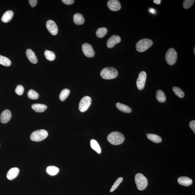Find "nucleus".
<instances>
[{"label":"nucleus","instance_id":"a211bd4d","mask_svg":"<svg viewBox=\"0 0 195 195\" xmlns=\"http://www.w3.org/2000/svg\"><path fill=\"white\" fill-rule=\"evenodd\" d=\"M73 21L77 25H81L84 23L85 18L81 14L76 13L74 15Z\"/></svg>","mask_w":195,"mask_h":195},{"label":"nucleus","instance_id":"9d476101","mask_svg":"<svg viewBox=\"0 0 195 195\" xmlns=\"http://www.w3.org/2000/svg\"><path fill=\"white\" fill-rule=\"evenodd\" d=\"M46 28L52 35H55L58 34V29L56 23L52 20H49L46 23Z\"/></svg>","mask_w":195,"mask_h":195},{"label":"nucleus","instance_id":"72a5a7b5","mask_svg":"<svg viewBox=\"0 0 195 195\" xmlns=\"http://www.w3.org/2000/svg\"><path fill=\"white\" fill-rule=\"evenodd\" d=\"M189 126L195 134V121L192 120L189 123Z\"/></svg>","mask_w":195,"mask_h":195},{"label":"nucleus","instance_id":"f3484780","mask_svg":"<svg viewBox=\"0 0 195 195\" xmlns=\"http://www.w3.org/2000/svg\"><path fill=\"white\" fill-rule=\"evenodd\" d=\"M13 16V12L12 11H8L3 15L1 18V21L4 23H8L12 20Z\"/></svg>","mask_w":195,"mask_h":195},{"label":"nucleus","instance_id":"39448f33","mask_svg":"<svg viewBox=\"0 0 195 195\" xmlns=\"http://www.w3.org/2000/svg\"><path fill=\"white\" fill-rule=\"evenodd\" d=\"M48 135V133L46 130H38L32 133L30 136V138L34 141L40 142L45 139Z\"/></svg>","mask_w":195,"mask_h":195},{"label":"nucleus","instance_id":"aec40b11","mask_svg":"<svg viewBox=\"0 0 195 195\" xmlns=\"http://www.w3.org/2000/svg\"><path fill=\"white\" fill-rule=\"evenodd\" d=\"M116 106L117 109L122 112L129 113L132 111L129 107L121 103H117L116 104Z\"/></svg>","mask_w":195,"mask_h":195},{"label":"nucleus","instance_id":"c85d7f7f","mask_svg":"<svg viewBox=\"0 0 195 195\" xmlns=\"http://www.w3.org/2000/svg\"><path fill=\"white\" fill-rule=\"evenodd\" d=\"M29 98L31 100H35L38 98L39 95L36 92L33 90H30L27 93Z\"/></svg>","mask_w":195,"mask_h":195},{"label":"nucleus","instance_id":"393cba45","mask_svg":"<svg viewBox=\"0 0 195 195\" xmlns=\"http://www.w3.org/2000/svg\"><path fill=\"white\" fill-rule=\"evenodd\" d=\"M108 32L107 29L105 27L100 28L97 30L96 32L97 36L99 38H102L105 36L107 33Z\"/></svg>","mask_w":195,"mask_h":195},{"label":"nucleus","instance_id":"0eeeda50","mask_svg":"<svg viewBox=\"0 0 195 195\" xmlns=\"http://www.w3.org/2000/svg\"><path fill=\"white\" fill-rule=\"evenodd\" d=\"M92 102V99L89 96H85L82 98L79 104V109L81 112L87 110Z\"/></svg>","mask_w":195,"mask_h":195},{"label":"nucleus","instance_id":"f257e3e1","mask_svg":"<svg viewBox=\"0 0 195 195\" xmlns=\"http://www.w3.org/2000/svg\"><path fill=\"white\" fill-rule=\"evenodd\" d=\"M107 140L113 145H119L124 142L125 137L122 133L119 131H114L108 136Z\"/></svg>","mask_w":195,"mask_h":195},{"label":"nucleus","instance_id":"58836bf2","mask_svg":"<svg viewBox=\"0 0 195 195\" xmlns=\"http://www.w3.org/2000/svg\"><path fill=\"white\" fill-rule=\"evenodd\" d=\"M195 47H194V55H195Z\"/></svg>","mask_w":195,"mask_h":195},{"label":"nucleus","instance_id":"e433bc0d","mask_svg":"<svg viewBox=\"0 0 195 195\" xmlns=\"http://www.w3.org/2000/svg\"><path fill=\"white\" fill-rule=\"evenodd\" d=\"M161 1L160 0H154V1H153L154 3H155V4H160Z\"/></svg>","mask_w":195,"mask_h":195},{"label":"nucleus","instance_id":"7ed1b4c3","mask_svg":"<svg viewBox=\"0 0 195 195\" xmlns=\"http://www.w3.org/2000/svg\"><path fill=\"white\" fill-rule=\"evenodd\" d=\"M135 181L137 189L139 190H144L148 186V179L141 173H138L136 175Z\"/></svg>","mask_w":195,"mask_h":195},{"label":"nucleus","instance_id":"2f4dec72","mask_svg":"<svg viewBox=\"0 0 195 195\" xmlns=\"http://www.w3.org/2000/svg\"><path fill=\"white\" fill-rule=\"evenodd\" d=\"M194 1V0H185L183 4L184 8L185 9L189 8L193 5Z\"/></svg>","mask_w":195,"mask_h":195},{"label":"nucleus","instance_id":"20e7f679","mask_svg":"<svg viewBox=\"0 0 195 195\" xmlns=\"http://www.w3.org/2000/svg\"><path fill=\"white\" fill-rule=\"evenodd\" d=\"M153 44V42L149 39L146 38L140 40L136 45V49L139 52H143L149 49Z\"/></svg>","mask_w":195,"mask_h":195},{"label":"nucleus","instance_id":"f03ea898","mask_svg":"<svg viewBox=\"0 0 195 195\" xmlns=\"http://www.w3.org/2000/svg\"><path fill=\"white\" fill-rule=\"evenodd\" d=\"M118 71L113 67L104 68L100 73V75L105 80H111L115 78L118 76Z\"/></svg>","mask_w":195,"mask_h":195},{"label":"nucleus","instance_id":"f704fd0d","mask_svg":"<svg viewBox=\"0 0 195 195\" xmlns=\"http://www.w3.org/2000/svg\"><path fill=\"white\" fill-rule=\"evenodd\" d=\"M62 1L64 4H66V5H69L73 4L75 1L73 0H62Z\"/></svg>","mask_w":195,"mask_h":195},{"label":"nucleus","instance_id":"4be33fe9","mask_svg":"<svg viewBox=\"0 0 195 195\" xmlns=\"http://www.w3.org/2000/svg\"><path fill=\"white\" fill-rule=\"evenodd\" d=\"M59 169L57 167L53 165L49 166L46 168V172L48 174L51 176H55L59 172Z\"/></svg>","mask_w":195,"mask_h":195},{"label":"nucleus","instance_id":"9b49d317","mask_svg":"<svg viewBox=\"0 0 195 195\" xmlns=\"http://www.w3.org/2000/svg\"><path fill=\"white\" fill-rule=\"evenodd\" d=\"M108 8L113 11H117L120 10L121 6L120 2L117 0H110L107 3Z\"/></svg>","mask_w":195,"mask_h":195},{"label":"nucleus","instance_id":"ddd939ff","mask_svg":"<svg viewBox=\"0 0 195 195\" xmlns=\"http://www.w3.org/2000/svg\"><path fill=\"white\" fill-rule=\"evenodd\" d=\"M11 116L10 111L8 110H6L1 112L0 116V121L2 123H7L10 120Z\"/></svg>","mask_w":195,"mask_h":195},{"label":"nucleus","instance_id":"cd10ccee","mask_svg":"<svg viewBox=\"0 0 195 195\" xmlns=\"http://www.w3.org/2000/svg\"><path fill=\"white\" fill-rule=\"evenodd\" d=\"M44 55L46 59L49 61H53L55 59V54L52 51L46 50L45 51Z\"/></svg>","mask_w":195,"mask_h":195},{"label":"nucleus","instance_id":"f8f14e48","mask_svg":"<svg viewBox=\"0 0 195 195\" xmlns=\"http://www.w3.org/2000/svg\"><path fill=\"white\" fill-rule=\"evenodd\" d=\"M121 38L120 37L117 35H113L108 39L107 42V45L109 48H112L116 44L120 43Z\"/></svg>","mask_w":195,"mask_h":195},{"label":"nucleus","instance_id":"473e14b6","mask_svg":"<svg viewBox=\"0 0 195 195\" xmlns=\"http://www.w3.org/2000/svg\"><path fill=\"white\" fill-rule=\"evenodd\" d=\"M24 88L21 85H18L17 86L15 89V92L18 95H22L24 92Z\"/></svg>","mask_w":195,"mask_h":195},{"label":"nucleus","instance_id":"2eb2a0df","mask_svg":"<svg viewBox=\"0 0 195 195\" xmlns=\"http://www.w3.org/2000/svg\"><path fill=\"white\" fill-rule=\"evenodd\" d=\"M177 182L180 185L186 187L189 186L193 183L192 180L191 179L186 176L179 177L177 179Z\"/></svg>","mask_w":195,"mask_h":195},{"label":"nucleus","instance_id":"4c0bfd02","mask_svg":"<svg viewBox=\"0 0 195 195\" xmlns=\"http://www.w3.org/2000/svg\"><path fill=\"white\" fill-rule=\"evenodd\" d=\"M150 12L152 13H154V10H153V9H150Z\"/></svg>","mask_w":195,"mask_h":195},{"label":"nucleus","instance_id":"c756f323","mask_svg":"<svg viewBox=\"0 0 195 195\" xmlns=\"http://www.w3.org/2000/svg\"><path fill=\"white\" fill-rule=\"evenodd\" d=\"M173 91L175 95L180 98H182L184 96V94L183 91L177 87L175 86L173 88Z\"/></svg>","mask_w":195,"mask_h":195},{"label":"nucleus","instance_id":"dca6fc26","mask_svg":"<svg viewBox=\"0 0 195 195\" xmlns=\"http://www.w3.org/2000/svg\"><path fill=\"white\" fill-rule=\"evenodd\" d=\"M26 55L28 59L33 64H36L37 63L38 59L36 55H35V52L32 51L31 49H28L26 51Z\"/></svg>","mask_w":195,"mask_h":195},{"label":"nucleus","instance_id":"7c9ffc66","mask_svg":"<svg viewBox=\"0 0 195 195\" xmlns=\"http://www.w3.org/2000/svg\"><path fill=\"white\" fill-rule=\"evenodd\" d=\"M123 180V177H120L117 179V180L115 181V182H114V185H113L112 187H111V189L110 190V191L111 192H112L114 191V190L118 187L119 185H120L121 183Z\"/></svg>","mask_w":195,"mask_h":195},{"label":"nucleus","instance_id":"bb28decb","mask_svg":"<svg viewBox=\"0 0 195 195\" xmlns=\"http://www.w3.org/2000/svg\"><path fill=\"white\" fill-rule=\"evenodd\" d=\"M0 64L6 66H10L11 64V60L5 57L0 55Z\"/></svg>","mask_w":195,"mask_h":195},{"label":"nucleus","instance_id":"412c9836","mask_svg":"<svg viewBox=\"0 0 195 195\" xmlns=\"http://www.w3.org/2000/svg\"><path fill=\"white\" fill-rule=\"evenodd\" d=\"M147 137L148 139L156 143H159L162 142L161 137L157 134H147Z\"/></svg>","mask_w":195,"mask_h":195},{"label":"nucleus","instance_id":"5701e85b","mask_svg":"<svg viewBox=\"0 0 195 195\" xmlns=\"http://www.w3.org/2000/svg\"><path fill=\"white\" fill-rule=\"evenodd\" d=\"M156 97L158 101L160 103L164 102L166 100L165 93L160 90H159L157 91L156 93Z\"/></svg>","mask_w":195,"mask_h":195},{"label":"nucleus","instance_id":"b1692460","mask_svg":"<svg viewBox=\"0 0 195 195\" xmlns=\"http://www.w3.org/2000/svg\"><path fill=\"white\" fill-rule=\"evenodd\" d=\"M90 146L91 148L94 150L96 151L98 154L101 153V148L98 142L94 139H92L90 141Z\"/></svg>","mask_w":195,"mask_h":195},{"label":"nucleus","instance_id":"a878e982","mask_svg":"<svg viewBox=\"0 0 195 195\" xmlns=\"http://www.w3.org/2000/svg\"><path fill=\"white\" fill-rule=\"evenodd\" d=\"M70 91L69 89H65L62 90L59 95L60 100L61 101H64L69 96Z\"/></svg>","mask_w":195,"mask_h":195},{"label":"nucleus","instance_id":"c9c22d12","mask_svg":"<svg viewBox=\"0 0 195 195\" xmlns=\"http://www.w3.org/2000/svg\"><path fill=\"white\" fill-rule=\"evenodd\" d=\"M29 4L30 5L32 6V8L35 7L36 6L37 3V0H29L28 1Z\"/></svg>","mask_w":195,"mask_h":195},{"label":"nucleus","instance_id":"4468645a","mask_svg":"<svg viewBox=\"0 0 195 195\" xmlns=\"http://www.w3.org/2000/svg\"><path fill=\"white\" fill-rule=\"evenodd\" d=\"M19 169L18 168L14 167L10 169L7 173V179L10 180L15 179L19 174Z\"/></svg>","mask_w":195,"mask_h":195},{"label":"nucleus","instance_id":"1a4fd4ad","mask_svg":"<svg viewBox=\"0 0 195 195\" xmlns=\"http://www.w3.org/2000/svg\"><path fill=\"white\" fill-rule=\"evenodd\" d=\"M82 50L84 55L88 58H92L95 55L93 49L90 44L85 43L82 45Z\"/></svg>","mask_w":195,"mask_h":195},{"label":"nucleus","instance_id":"423d86ee","mask_svg":"<svg viewBox=\"0 0 195 195\" xmlns=\"http://www.w3.org/2000/svg\"><path fill=\"white\" fill-rule=\"evenodd\" d=\"M177 54L175 49L171 48L168 49L165 55V59L169 65H174L177 61Z\"/></svg>","mask_w":195,"mask_h":195},{"label":"nucleus","instance_id":"6ab92c4d","mask_svg":"<svg viewBox=\"0 0 195 195\" xmlns=\"http://www.w3.org/2000/svg\"><path fill=\"white\" fill-rule=\"evenodd\" d=\"M32 108L35 112H42L47 109V107L46 105L41 104H35L32 105Z\"/></svg>","mask_w":195,"mask_h":195},{"label":"nucleus","instance_id":"6e6552de","mask_svg":"<svg viewBox=\"0 0 195 195\" xmlns=\"http://www.w3.org/2000/svg\"><path fill=\"white\" fill-rule=\"evenodd\" d=\"M146 77V73L145 71H142L139 74L138 77L136 82V85L139 90H142L144 88Z\"/></svg>","mask_w":195,"mask_h":195}]
</instances>
